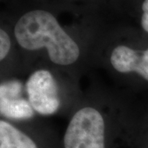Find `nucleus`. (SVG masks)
I'll list each match as a JSON object with an SVG mask.
<instances>
[{"label": "nucleus", "mask_w": 148, "mask_h": 148, "mask_svg": "<svg viewBox=\"0 0 148 148\" xmlns=\"http://www.w3.org/2000/svg\"><path fill=\"white\" fill-rule=\"evenodd\" d=\"M108 60L118 73L138 75L148 82V47L138 49L129 44L118 43L110 49Z\"/></svg>", "instance_id": "obj_4"}, {"label": "nucleus", "mask_w": 148, "mask_h": 148, "mask_svg": "<svg viewBox=\"0 0 148 148\" xmlns=\"http://www.w3.org/2000/svg\"><path fill=\"white\" fill-rule=\"evenodd\" d=\"M12 39L5 27L0 28V61L3 64L10 55L12 49Z\"/></svg>", "instance_id": "obj_7"}, {"label": "nucleus", "mask_w": 148, "mask_h": 148, "mask_svg": "<svg viewBox=\"0 0 148 148\" xmlns=\"http://www.w3.org/2000/svg\"><path fill=\"white\" fill-rule=\"evenodd\" d=\"M109 114L102 106L86 102L72 113L64 135V148H106Z\"/></svg>", "instance_id": "obj_2"}, {"label": "nucleus", "mask_w": 148, "mask_h": 148, "mask_svg": "<svg viewBox=\"0 0 148 148\" xmlns=\"http://www.w3.org/2000/svg\"><path fill=\"white\" fill-rule=\"evenodd\" d=\"M25 91L31 106L40 115H53L63 106L59 82L49 69L41 68L32 72L26 82Z\"/></svg>", "instance_id": "obj_3"}, {"label": "nucleus", "mask_w": 148, "mask_h": 148, "mask_svg": "<svg viewBox=\"0 0 148 148\" xmlns=\"http://www.w3.org/2000/svg\"><path fill=\"white\" fill-rule=\"evenodd\" d=\"M12 37L24 52L43 51L48 60L58 68L75 67L83 56L79 40L64 27L53 11L45 8L24 11L13 24Z\"/></svg>", "instance_id": "obj_1"}, {"label": "nucleus", "mask_w": 148, "mask_h": 148, "mask_svg": "<svg viewBox=\"0 0 148 148\" xmlns=\"http://www.w3.org/2000/svg\"><path fill=\"white\" fill-rule=\"evenodd\" d=\"M140 26L143 31L148 35V0H143L140 5Z\"/></svg>", "instance_id": "obj_8"}, {"label": "nucleus", "mask_w": 148, "mask_h": 148, "mask_svg": "<svg viewBox=\"0 0 148 148\" xmlns=\"http://www.w3.org/2000/svg\"><path fill=\"white\" fill-rule=\"evenodd\" d=\"M0 112L3 119L11 121L32 119L36 114L28 99L22 95L0 97Z\"/></svg>", "instance_id": "obj_5"}, {"label": "nucleus", "mask_w": 148, "mask_h": 148, "mask_svg": "<svg viewBox=\"0 0 148 148\" xmlns=\"http://www.w3.org/2000/svg\"><path fill=\"white\" fill-rule=\"evenodd\" d=\"M0 148H38L27 133L5 119H0Z\"/></svg>", "instance_id": "obj_6"}]
</instances>
